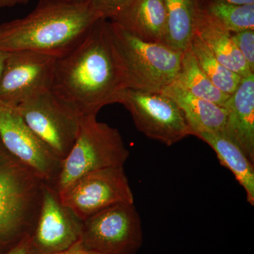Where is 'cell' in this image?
<instances>
[{"label": "cell", "instance_id": "obj_9", "mask_svg": "<svg viewBox=\"0 0 254 254\" xmlns=\"http://www.w3.org/2000/svg\"><path fill=\"white\" fill-rule=\"evenodd\" d=\"M58 194L62 203L81 221L112 205L134 203L124 167L87 173Z\"/></svg>", "mask_w": 254, "mask_h": 254}, {"label": "cell", "instance_id": "obj_3", "mask_svg": "<svg viewBox=\"0 0 254 254\" xmlns=\"http://www.w3.org/2000/svg\"><path fill=\"white\" fill-rule=\"evenodd\" d=\"M44 183L0 141V254L33 234Z\"/></svg>", "mask_w": 254, "mask_h": 254}, {"label": "cell", "instance_id": "obj_18", "mask_svg": "<svg viewBox=\"0 0 254 254\" xmlns=\"http://www.w3.org/2000/svg\"><path fill=\"white\" fill-rule=\"evenodd\" d=\"M167 11L165 44L185 52L195 34V21L200 0H164Z\"/></svg>", "mask_w": 254, "mask_h": 254}, {"label": "cell", "instance_id": "obj_4", "mask_svg": "<svg viewBox=\"0 0 254 254\" xmlns=\"http://www.w3.org/2000/svg\"><path fill=\"white\" fill-rule=\"evenodd\" d=\"M108 30L123 89L162 92L175 81L183 52L142 41L109 20Z\"/></svg>", "mask_w": 254, "mask_h": 254}, {"label": "cell", "instance_id": "obj_29", "mask_svg": "<svg viewBox=\"0 0 254 254\" xmlns=\"http://www.w3.org/2000/svg\"><path fill=\"white\" fill-rule=\"evenodd\" d=\"M69 1H73L76 3H86L88 2L90 0H69Z\"/></svg>", "mask_w": 254, "mask_h": 254}, {"label": "cell", "instance_id": "obj_26", "mask_svg": "<svg viewBox=\"0 0 254 254\" xmlns=\"http://www.w3.org/2000/svg\"><path fill=\"white\" fill-rule=\"evenodd\" d=\"M31 0H0V9L1 8L13 7L16 5L27 4Z\"/></svg>", "mask_w": 254, "mask_h": 254}, {"label": "cell", "instance_id": "obj_15", "mask_svg": "<svg viewBox=\"0 0 254 254\" xmlns=\"http://www.w3.org/2000/svg\"><path fill=\"white\" fill-rule=\"evenodd\" d=\"M195 34L228 69L242 78L254 73L232 41V33L207 14L200 0L195 16Z\"/></svg>", "mask_w": 254, "mask_h": 254}, {"label": "cell", "instance_id": "obj_21", "mask_svg": "<svg viewBox=\"0 0 254 254\" xmlns=\"http://www.w3.org/2000/svg\"><path fill=\"white\" fill-rule=\"evenodd\" d=\"M202 7L230 33L254 30V4H237L224 0H200Z\"/></svg>", "mask_w": 254, "mask_h": 254}, {"label": "cell", "instance_id": "obj_13", "mask_svg": "<svg viewBox=\"0 0 254 254\" xmlns=\"http://www.w3.org/2000/svg\"><path fill=\"white\" fill-rule=\"evenodd\" d=\"M223 108L226 110V122L222 133L254 164V73L242 78Z\"/></svg>", "mask_w": 254, "mask_h": 254}, {"label": "cell", "instance_id": "obj_12", "mask_svg": "<svg viewBox=\"0 0 254 254\" xmlns=\"http://www.w3.org/2000/svg\"><path fill=\"white\" fill-rule=\"evenodd\" d=\"M81 220L62 203L55 187L44 183L41 209L31 235L38 254H54L67 250L81 239Z\"/></svg>", "mask_w": 254, "mask_h": 254}, {"label": "cell", "instance_id": "obj_23", "mask_svg": "<svg viewBox=\"0 0 254 254\" xmlns=\"http://www.w3.org/2000/svg\"><path fill=\"white\" fill-rule=\"evenodd\" d=\"M132 0H90L92 9L100 18L111 20L118 16Z\"/></svg>", "mask_w": 254, "mask_h": 254}, {"label": "cell", "instance_id": "obj_11", "mask_svg": "<svg viewBox=\"0 0 254 254\" xmlns=\"http://www.w3.org/2000/svg\"><path fill=\"white\" fill-rule=\"evenodd\" d=\"M58 58L28 50L9 53L0 79V102L18 106L32 95L50 90Z\"/></svg>", "mask_w": 254, "mask_h": 254}, {"label": "cell", "instance_id": "obj_20", "mask_svg": "<svg viewBox=\"0 0 254 254\" xmlns=\"http://www.w3.org/2000/svg\"><path fill=\"white\" fill-rule=\"evenodd\" d=\"M190 49L214 86L228 95L236 91L242 77L222 65L197 35L192 38Z\"/></svg>", "mask_w": 254, "mask_h": 254}, {"label": "cell", "instance_id": "obj_16", "mask_svg": "<svg viewBox=\"0 0 254 254\" xmlns=\"http://www.w3.org/2000/svg\"><path fill=\"white\" fill-rule=\"evenodd\" d=\"M175 100L185 115L192 136L200 132L223 131L226 110L223 107L202 99L173 83L163 90Z\"/></svg>", "mask_w": 254, "mask_h": 254}, {"label": "cell", "instance_id": "obj_2", "mask_svg": "<svg viewBox=\"0 0 254 254\" xmlns=\"http://www.w3.org/2000/svg\"><path fill=\"white\" fill-rule=\"evenodd\" d=\"M100 18L89 1L40 0L24 17L0 25V50H28L60 57L77 45Z\"/></svg>", "mask_w": 254, "mask_h": 254}, {"label": "cell", "instance_id": "obj_19", "mask_svg": "<svg viewBox=\"0 0 254 254\" xmlns=\"http://www.w3.org/2000/svg\"><path fill=\"white\" fill-rule=\"evenodd\" d=\"M174 83L198 98L222 107L230 96L214 86L200 68L190 48L183 52L180 71Z\"/></svg>", "mask_w": 254, "mask_h": 254}, {"label": "cell", "instance_id": "obj_25", "mask_svg": "<svg viewBox=\"0 0 254 254\" xmlns=\"http://www.w3.org/2000/svg\"><path fill=\"white\" fill-rule=\"evenodd\" d=\"M54 254H97L90 251L86 250L84 247L82 246L80 240L76 244L71 246V247L67 250L63 251V252H58V253Z\"/></svg>", "mask_w": 254, "mask_h": 254}, {"label": "cell", "instance_id": "obj_24", "mask_svg": "<svg viewBox=\"0 0 254 254\" xmlns=\"http://www.w3.org/2000/svg\"><path fill=\"white\" fill-rule=\"evenodd\" d=\"M3 254H37L33 243H32L31 235L25 237L20 241L18 244L10 249Z\"/></svg>", "mask_w": 254, "mask_h": 254}, {"label": "cell", "instance_id": "obj_7", "mask_svg": "<svg viewBox=\"0 0 254 254\" xmlns=\"http://www.w3.org/2000/svg\"><path fill=\"white\" fill-rule=\"evenodd\" d=\"M80 242L97 254H136L143 232L134 203L112 205L83 220Z\"/></svg>", "mask_w": 254, "mask_h": 254}, {"label": "cell", "instance_id": "obj_28", "mask_svg": "<svg viewBox=\"0 0 254 254\" xmlns=\"http://www.w3.org/2000/svg\"><path fill=\"white\" fill-rule=\"evenodd\" d=\"M237 4H254V0H224Z\"/></svg>", "mask_w": 254, "mask_h": 254}, {"label": "cell", "instance_id": "obj_8", "mask_svg": "<svg viewBox=\"0 0 254 254\" xmlns=\"http://www.w3.org/2000/svg\"><path fill=\"white\" fill-rule=\"evenodd\" d=\"M118 103L131 114L137 129L151 139L170 146L192 135L180 107L163 92L125 88Z\"/></svg>", "mask_w": 254, "mask_h": 254}, {"label": "cell", "instance_id": "obj_17", "mask_svg": "<svg viewBox=\"0 0 254 254\" xmlns=\"http://www.w3.org/2000/svg\"><path fill=\"white\" fill-rule=\"evenodd\" d=\"M195 136L213 148L222 166L230 170L243 187L248 203L254 205V163L247 158L243 150L221 132H200Z\"/></svg>", "mask_w": 254, "mask_h": 254}, {"label": "cell", "instance_id": "obj_27", "mask_svg": "<svg viewBox=\"0 0 254 254\" xmlns=\"http://www.w3.org/2000/svg\"><path fill=\"white\" fill-rule=\"evenodd\" d=\"M8 56H9V53L0 50V79H1V75L4 71L5 63H6Z\"/></svg>", "mask_w": 254, "mask_h": 254}, {"label": "cell", "instance_id": "obj_1", "mask_svg": "<svg viewBox=\"0 0 254 254\" xmlns=\"http://www.w3.org/2000/svg\"><path fill=\"white\" fill-rule=\"evenodd\" d=\"M123 90L108 20L100 18L77 45L57 58L50 91L87 117L118 103Z\"/></svg>", "mask_w": 254, "mask_h": 254}, {"label": "cell", "instance_id": "obj_10", "mask_svg": "<svg viewBox=\"0 0 254 254\" xmlns=\"http://www.w3.org/2000/svg\"><path fill=\"white\" fill-rule=\"evenodd\" d=\"M0 141L5 149L42 181L54 185L62 160L33 133L17 107L0 102Z\"/></svg>", "mask_w": 254, "mask_h": 254}, {"label": "cell", "instance_id": "obj_22", "mask_svg": "<svg viewBox=\"0 0 254 254\" xmlns=\"http://www.w3.org/2000/svg\"><path fill=\"white\" fill-rule=\"evenodd\" d=\"M231 33L232 41L254 73V30Z\"/></svg>", "mask_w": 254, "mask_h": 254}, {"label": "cell", "instance_id": "obj_5", "mask_svg": "<svg viewBox=\"0 0 254 254\" xmlns=\"http://www.w3.org/2000/svg\"><path fill=\"white\" fill-rule=\"evenodd\" d=\"M117 128L100 123L96 116L83 117L77 138L66 158L53 187L61 193L77 179L101 169L124 167L129 157Z\"/></svg>", "mask_w": 254, "mask_h": 254}, {"label": "cell", "instance_id": "obj_14", "mask_svg": "<svg viewBox=\"0 0 254 254\" xmlns=\"http://www.w3.org/2000/svg\"><path fill=\"white\" fill-rule=\"evenodd\" d=\"M109 21L142 41L165 44L167 11L164 0H132Z\"/></svg>", "mask_w": 254, "mask_h": 254}, {"label": "cell", "instance_id": "obj_6", "mask_svg": "<svg viewBox=\"0 0 254 254\" xmlns=\"http://www.w3.org/2000/svg\"><path fill=\"white\" fill-rule=\"evenodd\" d=\"M16 107L33 133L63 161L74 144L83 117L50 90L32 95Z\"/></svg>", "mask_w": 254, "mask_h": 254}]
</instances>
